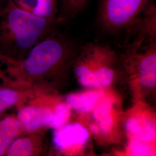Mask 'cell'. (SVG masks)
<instances>
[{
  "label": "cell",
  "instance_id": "cell-1",
  "mask_svg": "<svg viewBox=\"0 0 156 156\" xmlns=\"http://www.w3.org/2000/svg\"><path fill=\"white\" fill-rule=\"evenodd\" d=\"M50 23L6 0L0 10V60L7 63L20 60L45 35Z\"/></svg>",
  "mask_w": 156,
  "mask_h": 156
},
{
  "label": "cell",
  "instance_id": "cell-2",
  "mask_svg": "<svg viewBox=\"0 0 156 156\" xmlns=\"http://www.w3.org/2000/svg\"><path fill=\"white\" fill-rule=\"evenodd\" d=\"M64 47L57 39L49 38L37 43L22 62H8L22 65L23 73L30 76H40L49 72L62 59Z\"/></svg>",
  "mask_w": 156,
  "mask_h": 156
},
{
  "label": "cell",
  "instance_id": "cell-3",
  "mask_svg": "<svg viewBox=\"0 0 156 156\" xmlns=\"http://www.w3.org/2000/svg\"><path fill=\"white\" fill-rule=\"evenodd\" d=\"M153 2V0H101L99 20L107 28L127 27Z\"/></svg>",
  "mask_w": 156,
  "mask_h": 156
},
{
  "label": "cell",
  "instance_id": "cell-4",
  "mask_svg": "<svg viewBox=\"0 0 156 156\" xmlns=\"http://www.w3.org/2000/svg\"><path fill=\"white\" fill-rule=\"evenodd\" d=\"M53 111L49 108L37 106H27L21 109L17 119L22 128L32 132L49 124Z\"/></svg>",
  "mask_w": 156,
  "mask_h": 156
},
{
  "label": "cell",
  "instance_id": "cell-5",
  "mask_svg": "<svg viewBox=\"0 0 156 156\" xmlns=\"http://www.w3.org/2000/svg\"><path fill=\"white\" fill-rule=\"evenodd\" d=\"M23 10L37 16L53 22L57 18L58 8L57 0H11Z\"/></svg>",
  "mask_w": 156,
  "mask_h": 156
},
{
  "label": "cell",
  "instance_id": "cell-6",
  "mask_svg": "<svg viewBox=\"0 0 156 156\" xmlns=\"http://www.w3.org/2000/svg\"><path fill=\"white\" fill-rule=\"evenodd\" d=\"M87 129L79 123L68 125L57 132L53 141L57 147L65 149L75 145H83L89 138Z\"/></svg>",
  "mask_w": 156,
  "mask_h": 156
},
{
  "label": "cell",
  "instance_id": "cell-7",
  "mask_svg": "<svg viewBox=\"0 0 156 156\" xmlns=\"http://www.w3.org/2000/svg\"><path fill=\"white\" fill-rule=\"evenodd\" d=\"M128 134L134 140L149 142L156 138V125L151 119L145 117L130 118L126 124Z\"/></svg>",
  "mask_w": 156,
  "mask_h": 156
},
{
  "label": "cell",
  "instance_id": "cell-8",
  "mask_svg": "<svg viewBox=\"0 0 156 156\" xmlns=\"http://www.w3.org/2000/svg\"><path fill=\"white\" fill-rule=\"evenodd\" d=\"M75 73L80 83L85 86L106 87L111 84L113 79V73L107 68L94 72L85 66H80L76 69Z\"/></svg>",
  "mask_w": 156,
  "mask_h": 156
},
{
  "label": "cell",
  "instance_id": "cell-9",
  "mask_svg": "<svg viewBox=\"0 0 156 156\" xmlns=\"http://www.w3.org/2000/svg\"><path fill=\"white\" fill-rule=\"evenodd\" d=\"M21 128L16 118L6 117L0 120V156L5 153L12 142L20 133Z\"/></svg>",
  "mask_w": 156,
  "mask_h": 156
},
{
  "label": "cell",
  "instance_id": "cell-10",
  "mask_svg": "<svg viewBox=\"0 0 156 156\" xmlns=\"http://www.w3.org/2000/svg\"><path fill=\"white\" fill-rule=\"evenodd\" d=\"M104 95L102 91H88L68 95L66 98L68 104L75 109L87 112L92 110Z\"/></svg>",
  "mask_w": 156,
  "mask_h": 156
},
{
  "label": "cell",
  "instance_id": "cell-11",
  "mask_svg": "<svg viewBox=\"0 0 156 156\" xmlns=\"http://www.w3.org/2000/svg\"><path fill=\"white\" fill-rule=\"evenodd\" d=\"M140 82L146 87H153L156 83V53H151L140 61L139 66Z\"/></svg>",
  "mask_w": 156,
  "mask_h": 156
},
{
  "label": "cell",
  "instance_id": "cell-12",
  "mask_svg": "<svg viewBox=\"0 0 156 156\" xmlns=\"http://www.w3.org/2000/svg\"><path fill=\"white\" fill-rule=\"evenodd\" d=\"M111 111V101L108 98L101 100L94 107V117L99 124L101 131L105 134L109 133L112 127Z\"/></svg>",
  "mask_w": 156,
  "mask_h": 156
},
{
  "label": "cell",
  "instance_id": "cell-13",
  "mask_svg": "<svg viewBox=\"0 0 156 156\" xmlns=\"http://www.w3.org/2000/svg\"><path fill=\"white\" fill-rule=\"evenodd\" d=\"M88 0H60L57 19L66 20L76 16L83 11Z\"/></svg>",
  "mask_w": 156,
  "mask_h": 156
},
{
  "label": "cell",
  "instance_id": "cell-14",
  "mask_svg": "<svg viewBox=\"0 0 156 156\" xmlns=\"http://www.w3.org/2000/svg\"><path fill=\"white\" fill-rule=\"evenodd\" d=\"M33 140L29 137L13 140L6 151L5 156H27L33 155L35 146Z\"/></svg>",
  "mask_w": 156,
  "mask_h": 156
},
{
  "label": "cell",
  "instance_id": "cell-15",
  "mask_svg": "<svg viewBox=\"0 0 156 156\" xmlns=\"http://www.w3.org/2000/svg\"><path fill=\"white\" fill-rule=\"evenodd\" d=\"M70 108L68 104H60L56 106L49 126L54 128L62 127L69 119Z\"/></svg>",
  "mask_w": 156,
  "mask_h": 156
},
{
  "label": "cell",
  "instance_id": "cell-16",
  "mask_svg": "<svg viewBox=\"0 0 156 156\" xmlns=\"http://www.w3.org/2000/svg\"><path fill=\"white\" fill-rule=\"evenodd\" d=\"M20 95L15 90L9 88H0V113L19 102Z\"/></svg>",
  "mask_w": 156,
  "mask_h": 156
},
{
  "label": "cell",
  "instance_id": "cell-17",
  "mask_svg": "<svg viewBox=\"0 0 156 156\" xmlns=\"http://www.w3.org/2000/svg\"><path fill=\"white\" fill-rule=\"evenodd\" d=\"M129 151L131 156H154L155 154L151 146L147 142L136 140L131 142Z\"/></svg>",
  "mask_w": 156,
  "mask_h": 156
},
{
  "label": "cell",
  "instance_id": "cell-18",
  "mask_svg": "<svg viewBox=\"0 0 156 156\" xmlns=\"http://www.w3.org/2000/svg\"><path fill=\"white\" fill-rule=\"evenodd\" d=\"M90 130L94 134H97L98 132V128L95 126H91L90 127Z\"/></svg>",
  "mask_w": 156,
  "mask_h": 156
},
{
  "label": "cell",
  "instance_id": "cell-19",
  "mask_svg": "<svg viewBox=\"0 0 156 156\" xmlns=\"http://www.w3.org/2000/svg\"><path fill=\"white\" fill-rule=\"evenodd\" d=\"M4 76H5V75H4V73H2L1 71V70L0 69V80H4Z\"/></svg>",
  "mask_w": 156,
  "mask_h": 156
},
{
  "label": "cell",
  "instance_id": "cell-20",
  "mask_svg": "<svg viewBox=\"0 0 156 156\" xmlns=\"http://www.w3.org/2000/svg\"><path fill=\"white\" fill-rule=\"evenodd\" d=\"M3 0H0V10L1 9V8H2V6H4V5H3Z\"/></svg>",
  "mask_w": 156,
  "mask_h": 156
}]
</instances>
